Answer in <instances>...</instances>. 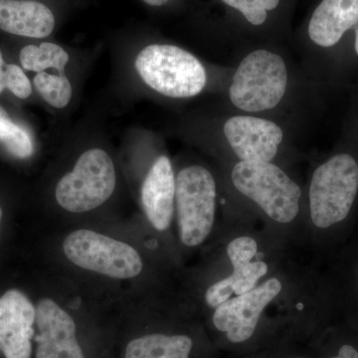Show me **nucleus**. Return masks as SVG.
I'll list each match as a JSON object with an SVG mask.
<instances>
[{
  "mask_svg": "<svg viewBox=\"0 0 358 358\" xmlns=\"http://www.w3.org/2000/svg\"><path fill=\"white\" fill-rule=\"evenodd\" d=\"M293 358H307V357H293Z\"/></svg>",
  "mask_w": 358,
  "mask_h": 358,
  "instance_id": "28",
  "label": "nucleus"
},
{
  "mask_svg": "<svg viewBox=\"0 0 358 358\" xmlns=\"http://www.w3.org/2000/svg\"><path fill=\"white\" fill-rule=\"evenodd\" d=\"M230 181L238 194L257 205L275 222L291 223L300 212L301 186L275 162H234Z\"/></svg>",
  "mask_w": 358,
  "mask_h": 358,
  "instance_id": "5",
  "label": "nucleus"
},
{
  "mask_svg": "<svg viewBox=\"0 0 358 358\" xmlns=\"http://www.w3.org/2000/svg\"><path fill=\"white\" fill-rule=\"evenodd\" d=\"M34 86L45 102L56 109H64L72 99V86L64 73H58L57 75L37 73Z\"/></svg>",
  "mask_w": 358,
  "mask_h": 358,
  "instance_id": "18",
  "label": "nucleus"
},
{
  "mask_svg": "<svg viewBox=\"0 0 358 358\" xmlns=\"http://www.w3.org/2000/svg\"><path fill=\"white\" fill-rule=\"evenodd\" d=\"M2 215H3V212H2L1 207H0V224H1Z\"/></svg>",
  "mask_w": 358,
  "mask_h": 358,
  "instance_id": "27",
  "label": "nucleus"
},
{
  "mask_svg": "<svg viewBox=\"0 0 358 358\" xmlns=\"http://www.w3.org/2000/svg\"><path fill=\"white\" fill-rule=\"evenodd\" d=\"M308 208L317 227L327 229L348 217L358 194V160L338 152L317 166L308 185Z\"/></svg>",
  "mask_w": 358,
  "mask_h": 358,
  "instance_id": "7",
  "label": "nucleus"
},
{
  "mask_svg": "<svg viewBox=\"0 0 358 358\" xmlns=\"http://www.w3.org/2000/svg\"><path fill=\"white\" fill-rule=\"evenodd\" d=\"M59 252L73 271L115 284L134 282L145 274V259L136 245L89 227L68 231Z\"/></svg>",
  "mask_w": 358,
  "mask_h": 358,
  "instance_id": "2",
  "label": "nucleus"
},
{
  "mask_svg": "<svg viewBox=\"0 0 358 358\" xmlns=\"http://www.w3.org/2000/svg\"><path fill=\"white\" fill-rule=\"evenodd\" d=\"M0 143L9 154L17 159L31 157L34 147L29 134L18 124H14L4 108L0 106Z\"/></svg>",
  "mask_w": 358,
  "mask_h": 358,
  "instance_id": "19",
  "label": "nucleus"
},
{
  "mask_svg": "<svg viewBox=\"0 0 358 358\" xmlns=\"http://www.w3.org/2000/svg\"><path fill=\"white\" fill-rule=\"evenodd\" d=\"M217 182L202 164H189L176 174V215L179 239L188 248L206 241L215 222Z\"/></svg>",
  "mask_w": 358,
  "mask_h": 358,
  "instance_id": "8",
  "label": "nucleus"
},
{
  "mask_svg": "<svg viewBox=\"0 0 358 358\" xmlns=\"http://www.w3.org/2000/svg\"><path fill=\"white\" fill-rule=\"evenodd\" d=\"M352 50L353 54L358 58V23L352 30Z\"/></svg>",
  "mask_w": 358,
  "mask_h": 358,
  "instance_id": "23",
  "label": "nucleus"
},
{
  "mask_svg": "<svg viewBox=\"0 0 358 358\" xmlns=\"http://www.w3.org/2000/svg\"><path fill=\"white\" fill-rule=\"evenodd\" d=\"M143 214L152 229L166 232L176 213V173L171 160L159 155L152 162L141 187Z\"/></svg>",
  "mask_w": 358,
  "mask_h": 358,
  "instance_id": "14",
  "label": "nucleus"
},
{
  "mask_svg": "<svg viewBox=\"0 0 358 358\" xmlns=\"http://www.w3.org/2000/svg\"><path fill=\"white\" fill-rule=\"evenodd\" d=\"M331 358H358V352L353 346L345 345L339 348L338 355Z\"/></svg>",
  "mask_w": 358,
  "mask_h": 358,
  "instance_id": "22",
  "label": "nucleus"
},
{
  "mask_svg": "<svg viewBox=\"0 0 358 358\" xmlns=\"http://www.w3.org/2000/svg\"><path fill=\"white\" fill-rule=\"evenodd\" d=\"M145 3L148 4L150 6H162L164 4L169 3L171 0H143Z\"/></svg>",
  "mask_w": 358,
  "mask_h": 358,
  "instance_id": "25",
  "label": "nucleus"
},
{
  "mask_svg": "<svg viewBox=\"0 0 358 358\" xmlns=\"http://www.w3.org/2000/svg\"><path fill=\"white\" fill-rule=\"evenodd\" d=\"M6 63H4L3 56H2V52L0 50V68H3Z\"/></svg>",
  "mask_w": 358,
  "mask_h": 358,
  "instance_id": "26",
  "label": "nucleus"
},
{
  "mask_svg": "<svg viewBox=\"0 0 358 358\" xmlns=\"http://www.w3.org/2000/svg\"><path fill=\"white\" fill-rule=\"evenodd\" d=\"M36 308L18 289L0 296V352L4 358H31Z\"/></svg>",
  "mask_w": 358,
  "mask_h": 358,
  "instance_id": "13",
  "label": "nucleus"
},
{
  "mask_svg": "<svg viewBox=\"0 0 358 358\" xmlns=\"http://www.w3.org/2000/svg\"><path fill=\"white\" fill-rule=\"evenodd\" d=\"M4 89H6V69H3V68H0V94L3 92Z\"/></svg>",
  "mask_w": 358,
  "mask_h": 358,
  "instance_id": "24",
  "label": "nucleus"
},
{
  "mask_svg": "<svg viewBox=\"0 0 358 358\" xmlns=\"http://www.w3.org/2000/svg\"><path fill=\"white\" fill-rule=\"evenodd\" d=\"M294 124L270 117L224 110L209 119L205 136L214 152L237 162L277 160L291 143Z\"/></svg>",
  "mask_w": 358,
  "mask_h": 358,
  "instance_id": "3",
  "label": "nucleus"
},
{
  "mask_svg": "<svg viewBox=\"0 0 358 358\" xmlns=\"http://www.w3.org/2000/svg\"><path fill=\"white\" fill-rule=\"evenodd\" d=\"M54 28V14L41 2L0 0V29L3 31L30 38H45Z\"/></svg>",
  "mask_w": 358,
  "mask_h": 358,
  "instance_id": "15",
  "label": "nucleus"
},
{
  "mask_svg": "<svg viewBox=\"0 0 358 358\" xmlns=\"http://www.w3.org/2000/svg\"><path fill=\"white\" fill-rule=\"evenodd\" d=\"M282 288L278 278H270L251 291L229 299L214 308V327L230 343H246L255 334L264 310L279 296Z\"/></svg>",
  "mask_w": 358,
  "mask_h": 358,
  "instance_id": "11",
  "label": "nucleus"
},
{
  "mask_svg": "<svg viewBox=\"0 0 358 358\" xmlns=\"http://www.w3.org/2000/svg\"><path fill=\"white\" fill-rule=\"evenodd\" d=\"M357 23L358 0H322L317 4L308 22L307 44L301 47L307 50L300 54L308 77L320 56L343 43Z\"/></svg>",
  "mask_w": 358,
  "mask_h": 358,
  "instance_id": "10",
  "label": "nucleus"
},
{
  "mask_svg": "<svg viewBox=\"0 0 358 358\" xmlns=\"http://www.w3.org/2000/svg\"><path fill=\"white\" fill-rule=\"evenodd\" d=\"M70 301L67 294L53 291L35 303V358H86Z\"/></svg>",
  "mask_w": 358,
  "mask_h": 358,
  "instance_id": "9",
  "label": "nucleus"
},
{
  "mask_svg": "<svg viewBox=\"0 0 358 358\" xmlns=\"http://www.w3.org/2000/svg\"><path fill=\"white\" fill-rule=\"evenodd\" d=\"M134 66L141 81L166 98H194L208 86L209 72L204 63L176 45H148L136 56Z\"/></svg>",
  "mask_w": 358,
  "mask_h": 358,
  "instance_id": "4",
  "label": "nucleus"
},
{
  "mask_svg": "<svg viewBox=\"0 0 358 358\" xmlns=\"http://www.w3.org/2000/svg\"><path fill=\"white\" fill-rule=\"evenodd\" d=\"M117 185V169L109 152L103 148H90L59 179L54 199L59 209L68 215H87L112 199Z\"/></svg>",
  "mask_w": 358,
  "mask_h": 358,
  "instance_id": "6",
  "label": "nucleus"
},
{
  "mask_svg": "<svg viewBox=\"0 0 358 358\" xmlns=\"http://www.w3.org/2000/svg\"><path fill=\"white\" fill-rule=\"evenodd\" d=\"M20 58L23 69L36 73L45 72L48 69L64 73L70 60L69 54L65 49L50 42L23 47Z\"/></svg>",
  "mask_w": 358,
  "mask_h": 358,
  "instance_id": "17",
  "label": "nucleus"
},
{
  "mask_svg": "<svg viewBox=\"0 0 358 358\" xmlns=\"http://www.w3.org/2000/svg\"><path fill=\"white\" fill-rule=\"evenodd\" d=\"M288 53L271 45L242 53L226 85V110L296 126V108L313 83Z\"/></svg>",
  "mask_w": 358,
  "mask_h": 358,
  "instance_id": "1",
  "label": "nucleus"
},
{
  "mask_svg": "<svg viewBox=\"0 0 358 358\" xmlns=\"http://www.w3.org/2000/svg\"><path fill=\"white\" fill-rule=\"evenodd\" d=\"M6 89L20 99H27L32 94L30 80L20 66L8 64L6 66Z\"/></svg>",
  "mask_w": 358,
  "mask_h": 358,
  "instance_id": "21",
  "label": "nucleus"
},
{
  "mask_svg": "<svg viewBox=\"0 0 358 358\" xmlns=\"http://www.w3.org/2000/svg\"><path fill=\"white\" fill-rule=\"evenodd\" d=\"M230 9L241 14L244 20L254 28L263 27L275 13L282 0H221Z\"/></svg>",
  "mask_w": 358,
  "mask_h": 358,
  "instance_id": "20",
  "label": "nucleus"
},
{
  "mask_svg": "<svg viewBox=\"0 0 358 358\" xmlns=\"http://www.w3.org/2000/svg\"><path fill=\"white\" fill-rule=\"evenodd\" d=\"M258 252V245L254 238L238 237L227 247V255L233 266L229 277L224 278L211 285L205 292V303L210 308H216L232 298L240 296L258 286V282L268 274L267 264L254 260Z\"/></svg>",
  "mask_w": 358,
  "mask_h": 358,
  "instance_id": "12",
  "label": "nucleus"
},
{
  "mask_svg": "<svg viewBox=\"0 0 358 358\" xmlns=\"http://www.w3.org/2000/svg\"><path fill=\"white\" fill-rule=\"evenodd\" d=\"M193 345L187 334H145L127 343L124 358H190Z\"/></svg>",
  "mask_w": 358,
  "mask_h": 358,
  "instance_id": "16",
  "label": "nucleus"
}]
</instances>
